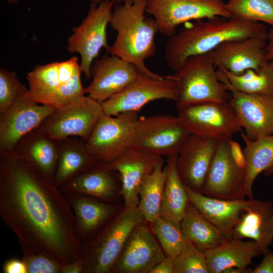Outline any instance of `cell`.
<instances>
[{
	"label": "cell",
	"mask_w": 273,
	"mask_h": 273,
	"mask_svg": "<svg viewBox=\"0 0 273 273\" xmlns=\"http://www.w3.org/2000/svg\"><path fill=\"white\" fill-rule=\"evenodd\" d=\"M185 185L190 202L214 225L227 239L232 238L233 231L242 213L251 202V198L223 199L206 196Z\"/></svg>",
	"instance_id": "obj_24"
},
{
	"label": "cell",
	"mask_w": 273,
	"mask_h": 273,
	"mask_svg": "<svg viewBox=\"0 0 273 273\" xmlns=\"http://www.w3.org/2000/svg\"><path fill=\"white\" fill-rule=\"evenodd\" d=\"M150 273H174V260L166 256L152 268Z\"/></svg>",
	"instance_id": "obj_42"
},
{
	"label": "cell",
	"mask_w": 273,
	"mask_h": 273,
	"mask_svg": "<svg viewBox=\"0 0 273 273\" xmlns=\"http://www.w3.org/2000/svg\"><path fill=\"white\" fill-rule=\"evenodd\" d=\"M180 227L186 240L204 252L222 244L228 240L190 201Z\"/></svg>",
	"instance_id": "obj_30"
},
{
	"label": "cell",
	"mask_w": 273,
	"mask_h": 273,
	"mask_svg": "<svg viewBox=\"0 0 273 273\" xmlns=\"http://www.w3.org/2000/svg\"><path fill=\"white\" fill-rule=\"evenodd\" d=\"M4 273H27L26 265L22 260L17 258H11L4 264Z\"/></svg>",
	"instance_id": "obj_40"
},
{
	"label": "cell",
	"mask_w": 273,
	"mask_h": 273,
	"mask_svg": "<svg viewBox=\"0 0 273 273\" xmlns=\"http://www.w3.org/2000/svg\"><path fill=\"white\" fill-rule=\"evenodd\" d=\"M177 155L167 157V176L163 194L160 216L180 225L189 202L185 185L177 169Z\"/></svg>",
	"instance_id": "obj_29"
},
{
	"label": "cell",
	"mask_w": 273,
	"mask_h": 273,
	"mask_svg": "<svg viewBox=\"0 0 273 273\" xmlns=\"http://www.w3.org/2000/svg\"><path fill=\"white\" fill-rule=\"evenodd\" d=\"M0 216L23 255H44L62 264L81 258L65 194L16 150L0 153Z\"/></svg>",
	"instance_id": "obj_1"
},
{
	"label": "cell",
	"mask_w": 273,
	"mask_h": 273,
	"mask_svg": "<svg viewBox=\"0 0 273 273\" xmlns=\"http://www.w3.org/2000/svg\"><path fill=\"white\" fill-rule=\"evenodd\" d=\"M27 78L30 96L37 104L49 105L54 94L64 83L60 79L58 62L37 65Z\"/></svg>",
	"instance_id": "obj_32"
},
{
	"label": "cell",
	"mask_w": 273,
	"mask_h": 273,
	"mask_svg": "<svg viewBox=\"0 0 273 273\" xmlns=\"http://www.w3.org/2000/svg\"><path fill=\"white\" fill-rule=\"evenodd\" d=\"M218 140L191 134L177 157V169L184 183L200 192Z\"/></svg>",
	"instance_id": "obj_21"
},
{
	"label": "cell",
	"mask_w": 273,
	"mask_h": 273,
	"mask_svg": "<svg viewBox=\"0 0 273 273\" xmlns=\"http://www.w3.org/2000/svg\"><path fill=\"white\" fill-rule=\"evenodd\" d=\"M177 109V116L191 134L220 140L232 139L242 130L229 101L193 103Z\"/></svg>",
	"instance_id": "obj_6"
},
{
	"label": "cell",
	"mask_w": 273,
	"mask_h": 273,
	"mask_svg": "<svg viewBox=\"0 0 273 273\" xmlns=\"http://www.w3.org/2000/svg\"><path fill=\"white\" fill-rule=\"evenodd\" d=\"M226 6L232 17L273 28V0H229Z\"/></svg>",
	"instance_id": "obj_34"
},
{
	"label": "cell",
	"mask_w": 273,
	"mask_h": 273,
	"mask_svg": "<svg viewBox=\"0 0 273 273\" xmlns=\"http://www.w3.org/2000/svg\"><path fill=\"white\" fill-rule=\"evenodd\" d=\"M232 238L252 240L260 255H265L273 243L272 201L257 200L252 197L233 230Z\"/></svg>",
	"instance_id": "obj_23"
},
{
	"label": "cell",
	"mask_w": 273,
	"mask_h": 273,
	"mask_svg": "<svg viewBox=\"0 0 273 273\" xmlns=\"http://www.w3.org/2000/svg\"><path fill=\"white\" fill-rule=\"evenodd\" d=\"M16 73L0 69V114L9 108L16 101L23 86Z\"/></svg>",
	"instance_id": "obj_37"
},
{
	"label": "cell",
	"mask_w": 273,
	"mask_h": 273,
	"mask_svg": "<svg viewBox=\"0 0 273 273\" xmlns=\"http://www.w3.org/2000/svg\"><path fill=\"white\" fill-rule=\"evenodd\" d=\"M59 141V159L53 182L59 188L98 163L88 153L83 139L68 137Z\"/></svg>",
	"instance_id": "obj_28"
},
{
	"label": "cell",
	"mask_w": 273,
	"mask_h": 273,
	"mask_svg": "<svg viewBox=\"0 0 273 273\" xmlns=\"http://www.w3.org/2000/svg\"><path fill=\"white\" fill-rule=\"evenodd\" d=\"M173 260L174 273H209L205 252L187 240Z\"/></svg>",
	"instance_id": "obj_36"
},
{
	"label": "cell",
	"mask_w": 273,
	"mask_h": 273,
	"mask_svg": "<svg viewBox=\"0 0 273 273\" xmlns=\"http://www.w3.org/2000/svg\"><path fill=\"white\" fill-rule=\"evenodd\" d=\"M119 173L109 164L98 162L59 188L63 193H78L115 203L121 195Z\"/></svg>",
	"instance_id": "obj_22"
},
{
	"label": "cell",
	"mask_w": 273,
	"mask_h": 273,
	"mask_svg": "<svg viewBox=\"0 0 273 273\" xmlns=\"http://www.w3.org/2000/svg\"><path fill=\"white\" fill-rule=\"evenodd\" d=\"M267 40L257 37L225 41L211 51L216 67H222L235 75L248 69L258 72L268 62Z\"/></svg>",
	"instance_id": "obj_18"
},
{
	"label": "cell",
	"mask_w": 273,
	"mask_h": 273,
	"mask_svg": "<svg viewBox=\"0 0 273 273\" xmlns=\"http://www.w3.org/2000/svg\"><path fill=\"white\" fill-rule=\"evenodd\" d=\"M64 194L74 214L76 236L82 244L96 236L122 209L116 202L78 193Z\"/></svg>",
	"instance_id": "obj_19"
},
{
	"label": "cell",
	"mask_w": 273,
	"mask_h": 273,
	"mask_svg": "<svg viewBox=\"0 0 273 273\" xmlns=\"http://www.w3.org/2000/svg\"><path fill=\"white\" fill-rule=\"evenodd\" d=\"M229 144L231 153L234 161L239 167L245 169L246 166L245 157L239 143L231 139L229 140Z\"/></svg>",
	"instance_id": "obj_39"
},
{
	"label": "cell",
	"mask_w": 273,
	"mask_h": 273,
	"mask_svg": "<svg viewBox=\"0 0 273 273\" xmlns=\"http://www.w3.org/2000/svg\"><path fill=\"white\" fill-rule=\"evenodd\" d=\"M139 118L137 111L117 116L103 113L85 141L88 153L98 162H113L130 147Z\"/></svg>",
	"instance_id": "obj_8"
},
{
	"label": "cell",
	"mask_w": 273,
	"mask_h": 273,
	"mask_svg": "<svg viewBox=\"0 0 273 273\" xmlns=\"http://www.w3.org/2000/svg\"><path fill=\"white\" fill-rule=\"evenodd\" d=\"M205 254L209 273H222L232 267L247 268L254 257L260 256L254 241L233 238Z\"/></svg>",
	"instance_id": "obj_27"
},
{
	"label": "cell",
	"mask_w": 273,
	"mask_h": 273,
	"mask_svg": "<svg viewBox=\"0 0 273 273\" xmlns=\"http://www.w3.org/2000/svg\"><path fill=\"white\" fill-rule=\"evenodd\" d=\"M56 108L36 103L23 85L14 103L0 115V153L12 151L19 141L38 127Z\"/></svg>",
	"instance_id": "obj_12"
},
{
	"label": "cell",
	"mask_w": 273,
	"mask_h": 273,
	"mask_svg": "<svg viewBox=\"0 0 273 273\" xmlns=\"http://www.w3.org/2000/svg\"><path fill=\"white\" fill-rule=\"evenodd\" d=\"M145 221L136 207L125 208L82 244L83 273H111L133 230Z\"/></svg>",
	"instance_id": "obj_4"
},
{
	"label": "cell",
	"mask_w": 273,
	"mask_h": 273,
	"mask_svg": "<svg viewBox=\"0 0 273 273\" xmlns=\"http://www.w3.org/2000/svg\"><path fill=\"white\" fill-rule=\"evenodd\" d=\"M141 73L134 64L117 56L103 55L90 68L92 80L85 93L102 103L123 90Z\"/></svg>",
	"instance_id": "obj_16"
},
{
	"label": "cell",
	"mask_w": 273,
	"mask_h": 273,
	"mask_svg": "<svg viewBox=\"0 0 273 273\" xmlns=\"http://www.w3.org/2000/svg\"><path fill=\"white\" fill-rule=\"evenodd\" d=\"M212 52L188 58L170 77L178 94L176 107L190 104L229 101L231 94L218 78Z\"/></svg>",
	"instance_id": "obj_5"
},
{
	"label": "cell",
	"mask_w": 273,
	"mask_h": 273,
	"mask_svg": "<svg viewBox=\"0 0 273 273\" xmlns=\"http://www.w3.org/2000/svg\"><path fill=\"white\" fill-rule=\"evenodd\" d=\"M217 74L219 80L231 93L229 102L246 135L251 140L273 135V95L241 92L231 85L221 70L218 69Z\"/></svg>",
	"instance_id": "obj_15"
},
{
	"label": "cell",
	"mask_w": 273,
	"mask_h": 273,
	"mask_svg": "<svg viewBox=\"0 0 273 273\" xmlns=\"http://www.w3.org/2000/svg\"><path fill=\"white\" fill-rule=\"evenodd\" d=\"M160 156L135 148L127 149L111 164L121 180V195L125 208L136 207L139 191L145 178L151 174Z\"/></svg>",
	"instance_id": "obj_20"
},
{
	"label": "cell",
	"mask_w": 273,
	"mask_h": 273,
	"mask_svg": "<svg viewBox=\"0 0 273 273\" xmlns=\"http://www.w3.org/2000/svg\"><path fill=\"white\" fill-rule=\"evenodd\" d=\"M83 266L81 259L65 264H62L61 273H83Z\"/></svg>",
	"instance_id": "obj_43"
},
{
	"label": "cell",
	"mask_w": 273,
	"mask_h": 273,
	"mask_svg": "<svg viewBox=\"0 0 273 273\" xmlns=\"http://www.w3.org/2000/svg\"><path fill=\"white\" fill-rule=\"evenodd\" d=\"M230 139L218 140L200 191L206 196L229 200L245 199V171L232 158Z\"/></svg>",
	"instance_id": "obj_14"
},
{
	"label": "cell",
	"mask_w": 273,
	"mask_h": 273,
	"mask_svg": "<svg viewBox=\"0 0 273 273\" xmlns=\"http://www.w3.org/2000/svg\"><path fill=\"white\" fill-rule=\"evenodd\" d=\"M268 31L262 23L234 17H215L187 23L169 37L165 48L166 62L176 72L190 57L210 52L229 40L253 37L267 40Z\"/></svg>",
	"instance_id": "obj_2"
},
{
	"label": "cell",
	"mask_w": 273,
	"mask_h": 273,
	"mask_svg": "<svg viewBox=\"0 0 273 273\" xmlns=\"http://www.w3.org/2000/svg\"><path fill=\"white\" fill-rule=\"evenodd\" d=\"M59 146V140L51 138L37 127L25 135L13 150L23 154L49 181L53 183Z\"/></svg>",
	"instance_id": "obj_25"
},
{
	"label": "cell",
	"mask_w": 273,
	"mask_h": 273,
	"mask_svg": "<svg viewBox=\"0 0 273 273\" xmlns=\"http://www.w3.org/2000/svg\"><path fill=\"white\" fill-rule=\"evenodd\" d=\"M165 257L144 222L131 233L111 273H150Z\"/></svg>",
	"instance_id": "obj_17"
},
{
	"label": "cell",
	"mask_w": 273,
	"mask_h": 273,
	"mask_svg": "<svg viewBox=\"0 0 273 273\" xmlns=\"http://www.w3.org/2000/svg\"><path fill=\"white\" fill-rule=\"evenodd\" d=\"M241 132V137L245 144L243 150L246 159L245 194L251 198L253 197V185L257 176L261 172L266 176L273 175V135L251 140L244 131Z\"/></svg>",
	"instance_id": "obj_26"
},
{
	"label": "cell",
	"mask_w": 273,
	"mask_h": 273,
	"mask_svg": "<svg viewBox=\"0 0 273 273\" xmlns=\"http://www.w3.org/2000/svg\"><path fill=\"white\" fill-rule=\"evenodd\" d=\"M177 88L170 75L159 79L144 73L123 90L102 102L104 113L117 116L127 112L138 111L144 105L157 100L176 102Z\"/></svg>",
	"instance_id": "obj_13"
},
{
	"label": "cell",
	"mask_w": 273,
	"mask_h": 273,
	"mask_svg": "<svg viewBox=\"0 0 273 273\" xmlns=\"http://www.w3.org/2000/svg\"><path fill=\"white\" fill-rule=\"evenodd\" d=\"M146 13L156 20L159 32L168 37L179 25L191 20L232 17L223 0H147Z\"/></svg>",
	"instance_id": "obj_10"
},
{
	"label": "cell",
	"mask_w": 273,
	"mask_h": 273,
	"mask_svg": "<svg viewBox=\"0 0 273 273\" xmlns=\"http://www.w3.org/2000/svg\"><path fill=\"white\" fill-rule=\"evenodd\" d=\"M269 63H270V65L271 66V67H272V68L273 69V59L269 61Z\"/></svg>",
	"instance_id": "obj_48"
},
{
	"label": "cell",
	"mask_w": 273,
	"mask_h": 273,
	"mask_svg": "<svg viewBox=\"0 0 273 273\" xmlns=\"http://www.w3.org/2000/svg\"><path fill=\"white\" fill-rule=\"evenodd\" d=\"M265 49L267 59L270 61L273 59V28L272 27L268 31Z\"/></svg>",
	"instance_id": "obj_44"
},
{
	"label": "cell",
	"mask_w": 273,
	"mask_h": 273,
	"mask_svg": "<svg viewBox=\"0 0 273 273\" xmlns=\"http://www.w3.org/2000/svg\"><path fill=\"white\" fill-rule=\"evenodd\" d=\"M91 2L95 4H100L103 0H90ZM114 3H121L123 2V0H111Z\"/></svg>",
	"instance_id": "obj_46"
},
{
	"label": "cell",
	"mask_w": 273,
	"mask_h": 273,
	"mask_svg": "<svg viewBox=\"0 0 273 273\" xmlns=\"http://www.w3.org/2000/svg\"><path fill=\"white\" fill-rule=\"evenodd\" d=\"M225 75L235 89L248 94L273 95V69L269 61L257 72L248 69L240 75L233 74L222 67H218Z\"/></svg>",
	"instance_id": "obj_33"
},
{
	"label": "cell",
	"mask_w": 273,
	"mask_h": 273,
	"mask_svg": "<svg viewBox=\"0 0 273 273\" xmlns=\"http://www.w3.org/2000/svg\"><path fill=\"white\" fill-rule=\"evenodd\" d=\"M152 231L166 256L174 259L180 254L187 241L180 225L160 216L152 223Z\"/></svg>",
	"instance_id": "obj_35"
},
{
	"label": "cell",
	"mask_w": 273,
	"mask_h": 273,
	"mask_svg": "<svg viewBox=\"0 0 273 273\" xmlns=\"http://www.w3.org/2000/svg\"><path fill=\"white\" fill-rule=\"evenodd\" d=\"M114 3L102 1L98 6L92 3L90 10L81 24L72 30L68 40V50L78 53L81 57L80 68L87 80L91 77V64L102 48L109 53L106 27L110 23Z\"/></svg>",
	"instance_id": "obj_9"
},
{
	"label": "cell",
	"mask_w": 273,
	"mask_h": 273,
	"mask_svg": "<svg viewBox=\"0 0 273 273\" xmlns=\"http://www.w3.org/2000/svg\"><path fill=\"white\" fill-rule=\"evenodd\" d=\"M190 134L177 116H143L136 122L130 147L167 157L178 155Z\"/></svg>",
	"instance_id": "obj_7"
},
{
	"label": "cell",
	"mask_w": 273,
	"mask_h": 273,
	"mask_svg": "<svg viewBox=\"0 0 273 273\" xmlns=\"http://www.w3.org/2000/svg\"><path fill=\"white\" fill-rule=\"evenodd\" d=\"M164 159L160 157L153 172L143 182L139 191L138 208L145 221L152 223L160 216L163 194L167 172L163 167Z\"/></svg>",
	"instance_id": "obj_31"
},
{
	"label": "cell",
	"mask_w": 273,
	"mask_h": 273,
	"mask_svg": "<svg viewBox=\"0 0 273 273\" xmlns=\"http://www.w3.org/2000/svg\"><path fill=\"white\" fill-rule=\"evenodd\" d=\"M147 0H123L116 3L110 21L117 32L109 53L134 64L143 73L156 79L164 76L150 70L145 61L156 53L155 36L159 32L154 18L145 16Z\"/></svg>",
	"instance_id": "obj_3"
},
{
	"label": "cell",
	"mask_w": 273,
	"mask_h": 273,
	"mask_svg": "<svg viewBox=\"0 0 273 273\" xmlns=\"http://www.w3.org/2000/svg\"><path fill=\"white\" fill-rule=\"evenodd\" d=\"M252 268L232 267L224 269L222 273H252Z\"/></svg>",
	"instance_id": "obj_45"
},
{
	"label": "cell",
	"mask_w": 273,
	"mask_h": 273,
	"mask_svg": "<svg viewBox=\"0 0 273 273\" xmlns=\"http://www.w3.org/2000/svg\"><path fill=\"white\" fill-rule=\"evenodd\" d=\"M27 273H61L62 264L41 254L23 255Z\"/></svg>",
	"instance_id": "obj_38"
},
{
	"label": "cell",
	"mask_w": 273,
	"mask_h": 273,
	"mask_svg": "<svg viewBox=\"0 0 273 273\" xmlns=\"http://www.w3.org/2000/svg\"><path fill=\"white\" fill-rule=\"evenodd\" d=\"M104 113L102 104L90 97L56 108L38 126L57 140L78 136L85 141Z\"/></svg>",
	"instance_id": "obj_11"
},
{
	"label": "cell",
	"mask_w": 273,
	"mask_h": 273,
	"mask_svg": "<svg viewBox=\"0 0 273 273\" xmlns=\"http://www.w3.org/2000/svg\"><path fill=\"white\" fill-rule=\"evenodd\" d=\"M9 3H17L19 0H7Z\"/></svg>",
	"instance_id": "obj_47"
},
{
	"label": "cell",
	"mask_w": 273,
	"mask_h": 273,
	"mask_svg": "<svg viewBox=\"0 0 273 273\" xmlns=\"http://www.w3.org/2000/svg\"><path fill=\"white\" fill-rule=\"evenodd\" d=\"M259 264L252 269V273H273V251H269Z\"/></svg>",
	"instance_id": "obj_41"
}]
</instances>
